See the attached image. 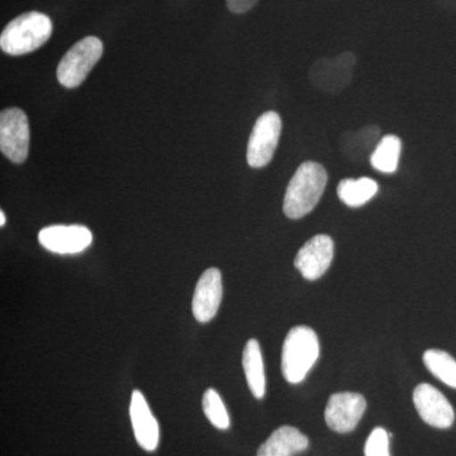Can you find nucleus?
<instances>
[{"instance_id":"nucleus-1","label":"nucleus","mask_w":456,"mask_h":456,"mask_svg":"<svg viewBox=\"0 0 456 456\" xmlns=\"http://www.w3.org/2000/svg\"><path fill=\"white\" fill-rule=\"evenodd\" d=\"M327 179L322 165L314 161L301 164L285 191L284 215L290 220H299L314 211L325 191Z\"/></svg>"},{"instance_id":"nucleus-2","label":"nucleus","mask_w":456,"mask_h":456,"mask_svg":"<svg viewBox=\"0 0 456 456\" xmlns=\"http://www.w3.org/2000/svg\"><path fill=\"white\" fill-rule=\"evenodd\" d=\"M53 20L40 12H27L12 20L0 35V47L12 56L40 49L53 35Z\"/></svg>"},{"instance_id":"nucleus-3","label":"nucleus","mask_w":456,"mask_h":456,"mask_svg":"<svg viewBox=\"0 0 456 456\" xmlns=\"http://www.w3.org/2000/svg\"><path fill=\"white\" fill-rule=\"evenodd\" d=\"M320 358V341L316 332L307 326L293 327L288 332L281 350V371L285 380L298 384Z\"/></svg>"},{"instance_id":"nucleus-4","label":"nucleus","mask_w":456,"mask_h":456,"mask_svg":"<svg viewBox=\"0 0 456 456\" xmlns=\"http://www.w3.org/2000/svg\"><path fill=\"white\" fill-rule=\"evenodd\" d=\"M103 42L94 36H88L71 47L57 66V80L68 89L82 86L90 71L103 55Z\"/></svg>"},{"instance_id":"nucleus-5","label":"nucleus","mask_w":456,"mask_h":456,"mask_svg":"<svg viewBox=\"0 0 456 456\" xmlns=\"http://www.w3.org/2000/svg\"><path fill=\"white\" fill-rule=\"evenodd\" d=\"M356 65L355 53L351 51L334 57H321L310 69V82L325 93H340L353 82Z\"/></svg>"},{"instance_id":"nucleus-6","label":"nucleus","mask_w":456,"mask_h":456,"mask_svg":"<svg viewBox=\"0 0 456 456\" xmlns=\"http://www.w3.org/2000/svg\"><path fill=\"white\" fill-rule=\"evenodd\" d=\"M281 134V118L277 112L261 114L255 122L248 143V164L254 169H261L274 158Z\"/></svg>"},{"instance_id":"nucleus-7","label":"nucleus","mask_w":456,"mask_h":456,"mask_svg":"<svg viewBox=\"0 0 456 456\" xmlns=\"http://www.w3.org/2000/svg\"><path fill=\"white\" fill-rule=\"evenodd\" d=\"M0 150L14 164L25 163L28 158V118L20 108H7L0 113Z\"/></svg>"},{"instance_id":"nucleus-8","label":"nucleus","mask_w":456,"mask_h":456,"mask_svg":"<svg viewBox=\"0 0 456 456\" xmlns=\"http://www.w3.org/2000/svg\"><path fill=\"white\" fill-rule=\"evenodd\" d=\"M367 410V401L358 393H336L329 399L325 411L326 424L338 434L355 430Z\"/></svg>"},{"instance_id":"nucleus-9","label":"nucleus","mask_w":456,"mask_h":456,"mask_svg":"<svg viewBox=\"0 0 456 456\" xmlns=\"http://www.w3.org/2000/svg\"><path fill=\"white\" fill-rule=\"evenodd\" d=\"M93 235L89 228L80 224H55L42 228L38 242L51 253L74 255L83 253L92 245Z\"/></svg>"},{"instance_id":"nucleus-10","label":"nucleus","mask_w":456,"mask_h":456,"mask_svg":"<svg viewBox=\"0 0 456 456\" xmlns=\"http://www.w3.org/2000/svg\"><path fill=\"white\" fill-rule=\"evenodd\" d=\"M413 402L419 417L432 428H449L454 424V408L448 398L431 384L417 386L413 392Z\"/></svg>"},{"instance_id":"nucleus-11","label":"nucleus","mask_w":456,"mask_h":456,"mask_svg":"<svg viewBox=\"0 0 456 456\" xmlns=\"http://www.w3.org/2000/svg\"><path fill=\"white\" fill-rule=\"evenodd\" d=\"M334 240L327 235L312 237L303 245L294 259V266L307 281H317L331 266L334 260Z\"/></svg>"},{"instance_id":"nucleus-12","label":"nucleus","mask_w":456,"mask_h":456,"mask_svg":"<svg viewBox=\"0 0 456 456\" xmlns=\"http://www.w3.org/2000/svg\"><path fill=\"white\" fill-rule=\"evenodd\" d=\"M222 275L218 269L211 268L203 273L194 290L191 310L194 318L200 323H207L217 314L222 301Z\"/></svg>"},{"instance_id":"nucleus-13","label":"nucleus","mask_w":456,"mask_h":456,"mask_svg":"<svg viewBox=\"0 0 456 456\" xmlns=\"http://www.w3.org/2000/svg\"><path fill=\"white\" fill-rule=\"evenodd\" d=\"M130 417L137 443L146 452H154L159 446L160 430L145 397L140 391H134L131 397Z\"/></svg>"},{"instance_id":"nucleus-14","label":"nucleus","mask_w":456,"mask_h":456,"mask_svg":"<svg viewBox=\"0 0 456 456\" xmlns=\"http://www.w3.org/2000/svg\"><path fill=\"white\" fill-rule=\"evenodd\" d=\"M382 131L378 126L369 125L362 130L346 131L340 137V151L351 163H362L370 160L374 150L382 140Z\"/></svg>"},{"instance_id":"nucleus-15","label":"nucleus","mask_w":456,"mask_h":456,"mask_svg":"<svg viewBox=\"0 0 456 456\" xmlns=\"http://www.w3.org/2000/svg\"><path fill=\"white\" fill-rule=\"evenodd\" d=\"M307 436L292 426H281L257 450L256 456H294L307 450Z\"/></svg>"},{"instance_id":"nucleus-16","label":"nucleus","mask_w":456,"mask_h":456,"mask_svg":"<svg viewBox=\"0 0 456 456\" xmlns=\"http://www.w3.org/2000/svg\"><path fill=\"white\" fill-rule=\"evenodd\" d=\"M242 367H244L246 380L254 397L261 399L265 395L266 379L264 369L263 355L260 344L255 338L248 341L242 354Z\"/></svg>"},{"instance_id":"nucleus-17","label":"nucleus","mask_w":456,"mask_h":456,"mask_svg":"<svg viewBox=\"0 0 456 456\" xmlns=\"http://www.w3.org/2000/svg\"><path fill=\"white\" fill-rule=\"evenodd\" d=\"M378 191L377 182L370 178L344 179L338 187V196L341 202L358 208L364 206Z\"/></svg>"},{"instance_id":"nucleus-18","label":"nucleus","mask_w":456,"mask_h":456,"mask_svg":"<svg viewBox=\"0 0 456 456\" xmlns=\"http://www.w3.org/2000/svg\"><path fill=\"white\" fill-rule=\"evenodd\" d=\"M402 141L395 134H386L378 143L370 158L371 167L384 174H393L398 169Z\"/></svg>"},{"instance_id":"nucleus-19","label":"nucleus","mask_w":456,"mask_h":456,"mask_svg":"<svg viewBox=\"0 0 456 456\" xmlns=\"http://www.w3.org/2000/svg\"><path fill=\"white\" fill-rule=\"evenodd\" d=\"M426 368L432 375L456 389V360L443 350H428L424 354Z\"/></svg>"},{"instance_id":"nucleus-20","label":"nucleus","mask_w":456,"mask_h":456,"mask_svg":"<svg viewBox=\"0 0 456 456\" xmlns=\"http://www.w3.org/2000/svg\"><path fill=\"white\" fill-rule=\"evenodd\" d=\"M202 407L204 415L215 428L227 430L230 428V416L222 401L221 395L213 388L207 389L203 395Z\"/></svg>"},{"instance_id":"nucleus-21","label":"nucleus","mask_w":456,"mask_h":456,"mask_svg":"<svg viewBox=\"0 0 456 456\" xmlns=\"http://www.w3.org/2000/svg\"><path fill=\"white\" fill-rule=\"evenodd\" d=\"M365 456H391L389 434L382 428H374L365 444Z\"/></svg>"},{"instance_id":"nucleus-22","label":"nucleus","mask_w":456,"mask_h":456,"mask_svg":"<svg viewBox=\"0 0 456 456\" xmlns=\"http://www.w3.org/2000/svg\"><path fill=\"white\" fill-rule=\"evenodd\" d=\"M257 3L259 0H226L227 8L235 14L248 13Z\"/></svg>"},{"instance_id":"nucleus-23","label":"nucleus","mask_w":456,"mask_h":456,"mask_svg":"<svg viewBox=\"0 0 456 456\" xmlns=\"http://www.w3.org/2000/svg\"><path fill=\"white\" fill-rule=\"evenodd\" d=\"M436 3L445 11L456 13V0H436Z\"/></svg>"},{"instance_id":"nucleus-24","label":"nucleus","mask_w":456,"mask_h":456,"mask_svg":"<svg viewBox=\"0 0 456 456\" xmlns=\"http://www.w3.org/2000/svg\"><path fill=\"white\" fill-rule=\"evenodd\" d=\"M5 222H7V217H5L4 211H0V226H4Z\"/></svg>"},{"instance_id":"nucleus-25","label":"nucleus","mask_w":456,"mask_h":456,"mask_svg":"<svg viewBox=\"0 0 456 456\" xmlns=\"http://www.w3.org/2000/svg\"><path fill=\"white\" fill-rule=\"evenodd\" d=\"M171 3H174V4H176V5H182V4H185V3L188 2V0H170Z\"/></svg>"}]
</instances>
